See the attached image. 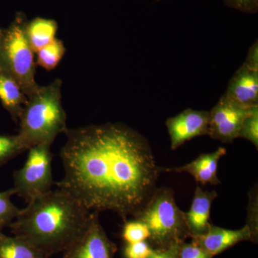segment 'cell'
Masks as SVG:
<instances>
[{
    "label": "cell",
    "instance_id": "6da1fadb",
    "mask_svg": "<svg viewBox=\"0 0 258 258\" xmlns=\"http://www.w3.org/2000/svg\"><path fill=\"white\" fill-rule=\"evenodd\" d=\"M57 189L91 212L112 211L123 221L143 210L157 189L161 167L145 137L121 123L64 132Z\"/></svg>",
    "mask_w": 258,
    "mask_h": 258
},
{
    "label": "cell",
    "instance_id": "7a4b0ae2",
    "mask_svg": "<svg viewBox=\"0 0 258 258\" xmlns=\"http://www.w3.org/2000/svg\"><path fill=\"white\" fill-rule=\"evenodd\" d=\"M93 212L60 189L32 200L10 225L45 257L64 252L87 232Z\"/></svg>",
    "mask_w": 258,
    "mask_h": 258
},
{
    "label": "cell",
    "instance_id": "3957f363",
    "mask_svg": "<svg viewBox=\"0 0 258 258\" xmlns=\"http://www.w3.org/2000/svg\"><path fill=\"white\" fill-rule=\"evenodd\" d=\"M62 81L56 79L39 86L28 97L19 117V140L25 150L46 144L52 145L56 137L67 130V115L62 105Z\"/></svg>",
    "mask_w": 258,
    "mask_h": 258
},
{
    "label": "cell",
    "instance_id": "277c9868",
    "mask_svg": "<svg viewBox=\"0 0 258 258\" xmlns=\"http://www.w3.org/2000/svg\"><path fill=\"white\" fill-rule=\"evenodd\" d=\"M134 219L143 222L150 232L148 242L154 249H164L191 237L185 212L176 205L171 188H157Z\"/></svg>",
    "mask_w": 258,
    "mask_h": 258
},
{
    "label": "cell",
    "instance_id": "5b68a950",
    "mask_svg": "<svg viewBox=\"0 0 258 258\" xmlns=\"http://www.w3.org/2000/svg\"><path fill=\"white\" fill-rule=\"evenodd\" d=\"M26 17L19 13L0 40V69L18 82L30 96L39 88L35 81L36 63L27 37Z\"/></svg>",
    "mask_w": 258,
    "mask_h": 258
},
{
    "label": "cell",
    "instance_id": "8992f818",
    "mask_svg": "<svg viewBox=\"0 0 258 258\" xmlns=\"http://www.w3.org/2000/svg\"><path fill=\"white\" fill-rule=\"evenodd\" d=\"M50 146L43 144L28 149V157L23 167L13 175L15 195L27 203L52 190V154Z\"/></svg>",
    "mask_w": 258,
    "mask_h": 258
},
{
    "label": "cell",
    "instance_id": "52a82bcc",
    "mask_svg": "<svg viewBox=\"0 0 258 258\" xmlns=\"http://www.w3.org/2000/svg\"><path fill=\"white\" fill-rule=\"evenodd\" d=\"M251 108L239 106L225 96H221L209 111V137L224 144H232L238 138L243 120Z\"/></svg>",
    "mask_w": 258,
    "mask_h": 258
},
{
    "label": "cell",
    "instance_id": "ba28073f",
    "mask_svg": "<svg viewBox=\"0 0 258 258\" xmlns=\"http://www.w3.org/2000/svg\"><path fill=\"white\" fill-rule=\"evenodd\" d=\"M117 246L110 240L93 212L92 222L81 240L64 251L62 258H114Z\"/></svg>",
    "mask_w": 258,
    "mask_h": 258
},
{
    "label": "cell",
    "instance_id": "9c48e42d",
    "mask_svg": "<svg viewBox=\"0 0 258 258\" xmlns=\"http://www.w3.org/2000/svg\"><path fill=\"white\" fill-rule=\"evenodd\" d=\"M210 113L187 108L166 120L171 149L175 150L195 137L208 136Z\"/></svg>",
    "mask_w": 258,
    "mask_h": 258
},
{
    "label": "cell",
    "instance_id": "30bf717a",
    "mask_svg": "<svg viewBox=\"0 0 258 258\" xmlns=\"http://www.w3.org/2000/svg\"><path fill=\"white\" fill-rule=\"evenodd\" d=\"M223 96L244 108L257 106L258 69L243 62L232 76Z\"/></svg>",
    "mask_w": 258,
    "mask_h": 258
},
{
    "label": "cell",
    "instance_id": "8fae6325",
    "mask_svg": "<svg viewBox=\"0 0 258 258\" xmlns=\"http://www.w3.org/2000/svg\"><path fill=\"white\" fill-rule=\"evenodd\" d=\"M191 239L213 257L242 241L255 242L253 235L247 225H244L240 230H233L212 224L206 233Z\"/></svg>",
    "mask_w": 258,
    "mask_h": 258
},
{
    "label": "cell",
    "instance_id": "7c38bea8",
    "mask_svg": "<svg viewBox=\"0 0 258 258\" xmlns=\"http://www.w3.org/2000/svg\"><path fill=\"white\" fill-rule=\"evenodd\" d=\"M227 153L225 148L219 147L217 150L203 154L196 159L182 166L172 168L161 167L162 172H186L192 176L199 183L205 185H218L221 181L217 176V168L220 159Z\"/></svg>",
    "mask_w": 258,
    "mask_h": 258
},
{
    "label": "cell",
    "instance_id": "4fadbf2b",
    "mask_svg": "<svg viewBox=\"0 0 258 258\" xmlns=\"http://www.w3.org/2000/svg\"><path fill=\"white\" fill-rule=\"evenodd\" d=\"M217 197V193L215 190L205 191L201 186H197L189 210L185 212L191 238L208 232L212 225L210 222L212 204Z\"/></svg>",
    "mask_w": 258,
    "mask_h": 258
},
{
    "label": "cell",
    "instance_id": "5bb4252c",
    "mask_svg": "<svg viewBox=\"0 0 258 258\" xmlns=\"http://www.w3.org/2000/svg\"><path fill=\"white\" fill-rule=\"evenodd\" d=\"M28 98L15 79L0 71V101L15 121H18Z\"/></svg>",
    "mask_w": 258,
    "mask_h": 258
},
{
    "label": "cell",
    "instance_id": "9a60e30c",
    "mask_svg": "<svg viewBox=\"0 0 258 258\" xmlns=\"http://www.w3.org/2000/svg\"><path fill=\"white\" fill-rule=\"evenodd\" d=\"M57 31V22L50 19L36 18L28 22L27 37L34 52L45 46L55 38Z\"/></svg>",
    "mask_w": 258,
    "mask_h": 258
},
{
    "label": "cell",
    "instance_id": "2e32d148",
    "mask_svg": "<svg viewBox=\"0 0 258 258\" xmlns=\"http://www.w3.org/2000/svg\"><path fill=\"white\" fill-rule=\"evenodd\" d=\"M46 257L26 241L0 232V258Z\"/></svg>",
    "mask_w": 258,
    "mask_h": 258
},
{
    "label": "cell",
    "instance_id": "e0dca14e",
    "mask_svg": "<svg viewBox=\"0 0 258 258\" xmlns=\"http://www.w3.org/2000/svg\"><path fill=\"white\" fill-rule=\"evenodd\" d=\"M66 52L63 42L55 38L37 51L36 64L41 66L47 71H52L60 63Z\"/></svg>",
    "mask_w": 258,
    "mask_h": 258
},
{
    "label": "cell",
    "instance_id": "ac0fdd59",
    "mask_svg": "<svg viewBox=\"0 0 258 258\" xmlns=\"http://www.w3.org/2000/svg\"><path fill=\"white\" fill-rule=\"evenodd\" d=\"M15 195L13 188L0 192V232L10 227L20 213V209L12 203L11 197Z\"/></svg>",
    "mask_w": 258,
    "mask_h": 258
},
{
    "label": "cell",
    "instance_id": "d6986e66",
    "mask_svg": "<svg viewBox=\"0 0 258 258\" xmlns=\"http://www.w3.org/2000/svg\"><path fill=\"white\" fill-rule=\"evenodd\" d=\"M122 230V238L125 243H134L148 240L150 232L147 226L140 220H126Z\"/></svg>",
    "mask_w": 258,
    "mask_h": 258
},
{
    "label": "cell",
    "instance_id": "ffe728a7",
    "mask_svg": "<svg viewBox=\"0 0 258 258\" xmlns=\"http://www.w3.org/2000/svg\"><path fill=\"white\" fill-rule=\"evenodd\" d=\"M25 151L18 136L0 134V166Z\"/></svg>",
    "mask_w": 258,
    "mask_h": 258
},
{
    "label": "cell",
    "instance_id": "44dd1931",
    "mask_svg": "<svg viewBox=\"0 0 258 258\" xmlns=\"http://www.w3.org/2000/svg\"><path fill=\"white\" fill-rule=\"evenodd\" d=\"M238 138L249 141L258 149V106L252 107L244 118Z\"/></svg>",
    "mask_w": 258,
    "mask_h": 258
},
{
    "label": "cell",
    "instance_id": "7402d4cb",
    "mask_svg": "<svg viewBox=\"0 0 258 258\" xmlns=\"http://www.w3.org/2000/svg\"><path fill=\"white\" fill-rule=\"evenodd\" d=\"M249 205L247 208V223L245 225L248 227L252 235H253L254 240L257 242L258 235V225H257V212H258V200H257V189L256 188L251 190L249 194Z\"/></svg>",
    "mask_w": 258,
    "mask_h": 258
},
{
    "label": "cell",
    "instance_id": "603a6c76",
    "mask_svg": "<svg viewBox=\"0 0 258 258\" xmlns=\"http://www.w3.org/2000/svg\"><path fill=\"white\" fill-rule=\"evenodd\" d=\"M154 249L147 240L134 243H126L123 249L125 258H149L152 255Z\"/></svg>",
    "mask_w": 258,
    "mask_h": 258
},
{
    "label": "cell",
    "instance_id": "cb8c5ba5",
    "mask_svg": "<svg viewBox=\"0 0 258 258\" xmlns=\"http://www.w3.org/2000/svg\"><path fill=\"white\" fill-rule=\"evenodd\" d=\"M213 256L209 254L206 250L195 241L191 240L190 243L181 242L179 246L178 258H212Z\"/></svg>",
    "mask_w": 258,
    "mask_h": 258
},
{
    "label": "cell",
    "instance_id": "d4e9b609",
    "mask_svg": "<svg viewBox=\"0 0 258 258\" xmlns=\"http://www.w3.org/2000/svg\"><path fill=\"white\" fill-rule=\"evenodd\" d=\"M226 6L244 13L254 14L258 11V0H223Z\"/></svg>",
    "mask_w": 258,
    "mask_h": 258
},
{
    "label": "cell",
    "instance_id": "484cf974",
    "mask_svg": "<svg viewBox=\"0 0 258 258\" xmlns=\"http://www.w3.org/2000/svg\"><path fill=\"white\" fill-rule=\"evenodd\" d=\"M179 244H174L164 249H154L152 255L149 258H178Z\"/></svg>",
    "mask_w": 258,
    "mask_h": 258
},
{
    "label": "cell",
    "instance_id": "4316f807",
    "mask_svg": "<svg viewBox=\"0 0 258 258\" xmlns=\"http://www.w3.org/2000/svg\"><path fill=\"white\" fill-rule=\"evenodd\" d=\"M244 64L253 68V69H258V45L257 41L255 42L252 45V46L249 48L248 54L244 62Z\"/></svg>",
    "mask_w": 258,
    "mask_h": 258
},
{
    "label": "cell",
    "instance_id": "83f0119b",
    "mask_svg": "<svg viewBox=\"0 0 258 258\" xmlns=\"http://www.w3.org/2000/svg\"><path fill=\"white\" fill-rule=\"evenodd\" d=\"M3 33H4V30H2L0 28V40H1L2 37L3 36Z\"/></svg>",
    "mask_w": 258,
    "mask_h": 258
},
{
    "label": "cell",
    "instance_id": "f1b7e54d",
    "mask_svg": "<svg viewBox=\"0 0 258 258\" xmlns=\"http://www.w3.org/2000/svg\"><path fill=\"white\" fill-rule=\"evenodd\" d=\"M161 1V0H157V2Z\"/></svg>",
    "mask_w": 258,
    "mask_h": 258
},
{
    "label": "cell",
    "instance_id": "f546056e",
    "mask_svg": "<svg viewBox=\"0 0 258 258\" xmlns=\"http://www.w3.org/2000/svg\"><path fill=\"white\" fill-rule=\"evenodd\" d=\"M43 258H50V257H43Z\"/></svg>",
    "mask_w": 258,
    "mask_h": 258
},
{
    "label": "cell",
    "instance_id": "4dcf8cb0",
    "mask_svg": "<svg viewBox=\"0 0 258 258\" xmlns=\"http://www.w3.org/2000/svg\"><path fill=\"white\" fill-rule=\"evenodd\" d=\"M0 71H1V69H0Z\"/></svg>",
    "mask_w": 258,
    "mask_h": 258
}]
</instances>
